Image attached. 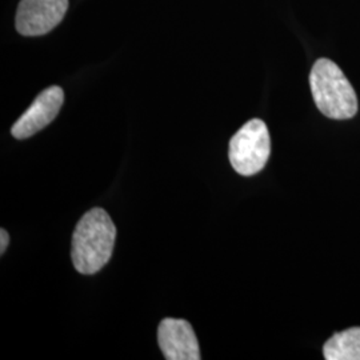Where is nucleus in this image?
<instances>
[{"label": "nucleus", "instance_id": "1", "mask_svg": "<svg viewBox=\"0 0 360 360\" xmlns=\"http://www.w3.org/2000/svg\"><path fill=\"white\" fill-rule=\"evenodd\" d=\"M115 238V224L104 210L86 212L72 235L71 257L77 272L92 275L102 270L114 252Z\"/></svg>", "mask_w": 360, "mask_h": 360}, {"label": "nucleus", "instance_id": "2", "mask_svg": "<svg viewBox=\"0 0 360 360\" xmlns=\"http://www.w3.org/2000/svg\"><path fill=\"white\" fill-rule=\"evenodd\" d=\"M309 87L314 102L323 115L343 120L358 112V96L347 77L327 58H321L312 65Z\"/></svg>", "mask_w": 360, "mask_h": 360}, {"label": "nucleus", "instance_id": "3", "mask_svg": "<svg viewBox=\"0 0 360 360\" xmlns=\"http://www.w3.org/2000/svg\"><path fill=\"white\" fill-rule=\"evenodd\" d=\"M270 154V132L260 119L248 120L232 136L229 153L230 163L243 176H252L260 172L269 162Z\"/></svg>", "mask_w": 360, "mask_h": 360}, {"label": "nucleus", "instance_id": "4", "mask_svg": "<svg viewBox=\"0 0 360 360\" xmlns=\"http://www.w3.org/2000/svg\"><path fill=\"white\" fill-rule=\"evenodd\" d=\"M68 8V0H20L15 27L23 37H40L58 26Z\"/></svg>", "mask_w": 360, "mask_h": 360}, {"label": "nucleus", "instance_id": "5", "mask_svg": "<svg viewBox=\"0 0 360 360\" xmlns=\"http://www.w3.org/2000/svg\"><path fill=\"white\" fill-rule=\"evenodd\" d=\"M63 102L65 92L60 87L52 86L41 91L34 103L13 124L11 129L13 138L19 141L27 139L47 127L59 114Z\"/></svg>", "mask_w": 360, "mask_h": 360}, {"label": "nucleus", "instance_id": "6", "mask_svg": "<svg viewBox=\"0 0 360 360\" xmlns=\"http://www.w3.org/2000/svg\"><path fill=\"white\" fill-rule=\"evenodd\" d=\"M158 343L167 360H200L193 326L183 319H163L158 328Z\"/></svg>", "mask_w": 360, "mask_h": 360}, {"label": "nucleus", "instance_id": "7", "mask_svg": "<svg viewBox=\"0 0 360 360\" xmlns=\"http://www.w3.org/2000/svg\"><path fill=\"white\" fill-rule=\"evenodd\" d=\"M326 360H360V327H352L330 338L323 347Z\"/></svg>", "mask_w": 360, "mask_h": 360}, {"label": "nucleus", "instance_id": "8", "mask_svg": "<svg viewBox=\"0 0 360 360\" xmlns=\"http://www.w3.org/2000/svg\"><path fill=\"white\" fill-rule=\"evenodd\" d=\"M0 254L3 255L4 252H6V250H7V247H8V243H10V236H8V232L6 231L4 229H1L0 230Z\"/></svg>", "mask_w": 360, "mask_h": 360}]
</instances>
